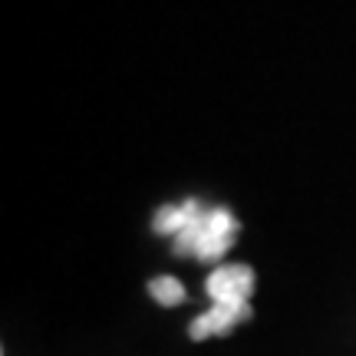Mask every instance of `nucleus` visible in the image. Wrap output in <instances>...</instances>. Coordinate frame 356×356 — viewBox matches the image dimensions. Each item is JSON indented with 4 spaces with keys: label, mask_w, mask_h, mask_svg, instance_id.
<instances>
[{
    "label": "nucleus",
    "mask_w": 356,
    "mask_h": 356,
    "mask_svg": "<svg viewBox=\"0 0 356 356\" xmlns=\"http://www.w3.org/2000/svg\"><path fill=\"white\" fill-rule=\"evenodd\" d=\"M152 228L159 234L172 238V251L178 257H198V261L215 264L234 248V238H238L241 225L228 208L204 211L195 198H188L185 204L159 208Z\"/></svg>",
    "instance_id": "obj_1"
},
{
    "label": "nucleus",
    "mask_w": 356,
    "mask_h": 356,
    "mask_svg": "<svg viewBox=\"0 0 356 356\" xmlns=\"http://www.w3.org/2000/svg\"><path fill=\"white\" fill-rule=\"evenodd\" d=\"M254 280V270L248 264H218L204 280V291L211 297V310L195 317V323L188 327L191 340L228 337L238 323L254 317V310H251Z\"/></svg>",
    "instance_id": "obj_2"
},
{
    "label": "nucleus",
    "mask_w": 356,
    "mask_h": 356,
    "mask_svg": "<svg viewBox=\"0 0 356 356\" xmlns=\"http://www.w3.org/2000/svg\"><path fill=\"white\" fill-rule=\"evenodd\" d=\"M149 293H152L155 304L162 307H175V304H185V287H181V280L175 277H152L149 280Z\"/></svg>",
    "instance_id": "obj_3"
}]
</instances>
